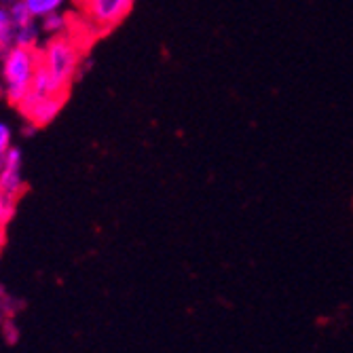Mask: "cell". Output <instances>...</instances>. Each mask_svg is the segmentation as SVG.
I'll return each instance as SVG.
<instances>
[{
    "label": "cell",
    "mask_w": 353,
    "mask_h": 353,
    "mask_svg": "<svg viewBox=\"0 0 353 353\" xmlns=\"http://www.w3.org/2000/svg\"><path fill=\"white\" fill-rule=\"evenodd\" d=\"M91 47H87L72 32H63L59 37H51L45 47H41V63L34 77L37 93H55L68 98L70 89L81 74L83 59Z\"/></svg>",
    "instance_id": "6da1fadb"
},
{
    "label": "cell",
    "mask_w": 353,
    "mask_h": 353,
    "mask_svg": "<svg viewBox=\"0 0 353 353\" xmlns=\"http://www.w3.org/2000/svg\"><path fill=\"white\" fill-rule=\"evenodd\" d=\"M0 66V95H5L11 106H19L34 87V77L41 63L39 47H11Z\"/></svg>",
    "instance_id": "7a4b0ae2"
},
{
    "label": "cell",
    "mask_w": 353,
    "mask_h": 353,
    "mask_svg": "<svg viewBox=\"0 0 353 353\" xmlns=\"http://www.w3.org/2000/svg\"><path fill=\"white\" fill-rule=\"evenodd\" d=\"M136 0H72L74 13L100 37L112 32L132 13Z\"/></svg>",
    "instance_id": "3957f363"
},
{
    "label": "cell",
    "mask_w": 353,
    "mask_h": 353,
    "mask_svg": "<svg viewBox=\"0 0 353 353\" xmlns=\"http://www.w3.org/2000/svg\"><path fill=\"white\" fill-rule=\"evenodd\" d=\"M68 98L63 95H55V93H37V91H30L23 102L17 106L19 114L26 119V123L32 127V130H39V127L49 125L59 110L63 108Z\"/></svg>",
    "instance_id": "277c9868"
},
{
    "label": "cell",
    "mask_w": 353,
    "mask_h": 353,
    "mask_svg": "<svg viewBox=\"0 0 353 353\" xmlns=\"http://www.w3.org/2000/svg\"><path fill=\"white\" fill-rule=\"evenodd\" d=\"M0 192L7 197H13L19 201V197L26 192L23 172H21V150L11 148L5 163L0 165Z\"/></svg>",
    "instance_id": "5b68a950"
},
{
    "label": "cell",
    "mask_w": 353,
    "mask_h": 353,
    "mask_svg": "<svg viewBox=\"0 0 353 353\" xmlns=\"http://www.w3.org/2000/svg\"><path fill=\"white\" fill-rule=\"evenodd\" d=\"M15 47V26L7 7L0 5V57Z\"/></svg>",
    "instance_id": "8992f818"
},
{
    "label": "cell",
    "mask_w": 353,
    "mask_h": 353,
    "mask_svg": "<svg viewBox=\"0 0 353 353\" xmlns=\"http://www.w3.org/2000/svg\"><path fill=\"white\" fill-rule=\"evenodd\" d=\"M21 3L26 5V9L30 11L32 17H47L51 13H57V9L63 5V0H21Z\"/></svg>",
    "instance_id": "52a82bcc"
},
{
    "label": "cell",
    "mask_w": 353,
    "mask_h": 353,
    "mask_svg": "<svg viewBox=\"0 0 353 353\" xmlns=\"http://www.w3.org/2000/svg\"><path fill=\"white\" fill-rule=\"evenodd\" d=\"M68 21H70L68 13L66 15H63V13H51V15L43 17L41 30L45 32V34H49V39L59 37V34H63V32L68 30Z\"/></svg>",
    "instance_id": "ba28073f"
},
{
    "label": "cell",
    "mask_w": 353,
    "mask_h": 353,
    "mask_svg": "<svg viewBox=\"0 0 353 353\" xmlns=\"http://www.w3.org/2000/svg\"><path fill=\"white\" fill-rule=\"evenodd\" d=\"M39 32H41V28L34 21L28 23V26H21V28H15V45H19V47H37Z\"/></svg>",
    "instance_id": "9c48e42d"
},
{
    "label": "cell",
    "mask_w": 353,
    "mask_h": 353,
    "mask_svg": "<svg viewBox=\"0 0 353 353\" xmlns=\"http://www.w3.org/2000/svg\"><path fill=\"white\" fill-rule=\"evenodd\" d=\"M15 210H17V199L7 197V195H3V192H0V237H3L7 224L13 220Z\"/></svg>",
    "instance_id": "30bf717a"
},
{
    "label": "cell",
    "mask_w": 353,
    "mask_h": 353,
    "mask_svg": "<svg viewBox=\"0 0 353 353\" xmlns=\"http://www.w3.org/2000/svg\"><path fill=\"white\" fill-rule=\"evenodd\" d=\"M9 150H11V130L5 123H0V165L5 163Z\"/></svg>",
    "instance_id": "8fae6325"
},
{
    "label": "cell",
    "mask_w": 353,
    "mask_h": 353,
    "mask_svg": "<svg viewBox=\"0 0 353 353\" xmlns=\"http://www.w3.org/2000/svg\"><path fill=\"white\" fill-rule=\"evenodd\" d=\"M7 303L3 301V299H0V326H3L5 324V319H7Z\"/></svg>",
    "instance_id": "7c38bea8"
}]
</instances>
